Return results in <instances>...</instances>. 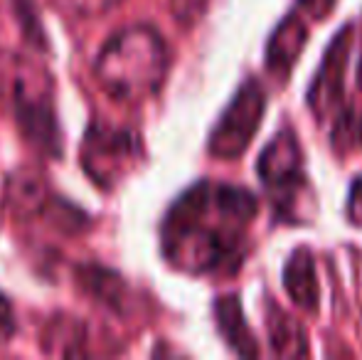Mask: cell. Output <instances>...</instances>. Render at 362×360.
Returning a JSON list of instances; mask_svg holds the SVG:
<instances>
[{"mask_svg": "<svg viewBox=\"0 0 362 360\" xmlns=\"http://www.w3.org/2000/svg\"><path fill=\"white\" fill-rule=\"evenodd\" d=\"M259 202L247 187L202 180L187 187L163 217L160 250L185 274H229L244 260L247 230Z\"/></svg>", "mask_w": 362, "mask_h": 360, "instance_id": "6da1fadb", "label": "cell"}, {"mask_svg": "<svg viewBox=\"0 0 362 360\" xmlns=\"http://www.w3.org/2000/svg\"><path fill=\"white\" fill-rule=\"evenodd\" d=\"M168 69V50L158 30L131 25L109 37L94 59L99 87L116 101L136 104L160 87Z\"/></svg>", "mask_w": 362, "mask_h": 360, "instance_id": "7a4b0ae2", "label": "cell"}, {"mask_svg": "<svg viewBox=\"0 0 362 360\" xmlns=\"http://www.w3.org/2000/svg\"><path fill=\"white\" fill-rule=\"evenodd\" d=\"M0 99L13 109L30 146L49 158L62 156L57 114H54V84L42 67L13 52H0Z\"/></svg>", "mask_w": 362, "mask_h": 360, "instance_id": "3957f363", "label": "cell"}, {"mask_svg": "<svg viewBox=\"0 0 362 360\" xmlns=\"http://www.w3.org/2000/svg\"><path fill=\"white\" fill-rule=\"evenodd\" d=\"M259 175L279 215L286 220H303V205H310V187L305 178L303 151L293 131H281L264 149L259 158Z\"/></svg>", "mask_w": 362, "mask_h": 360, "instance_id": "277c9868", "label": "cell"}, {"mask_svg": "<svg viewBox=\"0 0 362 360\" xmlns=\"http://www.w3.org/2000/svg\"><path fill=\"white\" fill-rule=\"evenodd\" d=\"M139 153V141L131 131L114 129L101 121L86 129L81 141V168L99 187H114L129 173Z\"/></svg>", "mask_w": 362, "mask_h": 360, "instance_id": "5b68a950", "label": "cell"}, {"mask_svg": "<svg viewBox=\"0 0 362 360\" xmlns=\"http://www.w3.org/2000/svg\"><path fill=\"white\" fill-rule=\"evenodd\" d=\"M267 111V91L249 79L242 84L210 136V153L222 161H234L249 149Z\"/></svg>", "mask_w": 362, "mask_h": 360, "instance_id": "8992f818", "label": "cell"}, {"mask_svg": "<svg viewBox=\"0 0 362 360\" xmlns=\"http://www.w3.org/2000/svg\"><path fill=\"white\" fill-rule=\"evenodd\" d=\"M350 42H353V28L348 25V28H343V33L335 35L330 47L325 50L318 74L313 77V84H310L308 91V104L318 119H325L330 111L338 109L340 99H343V79L345 69H348Z\"/></svg>", "mask_w": 362, "mask_h": 360, "instance_id": "52a82bcc", "label": "cell"}, {"mask_svg": "<svg viewBox=\"0 0 362 360\" xmlns=\"http://www.w3.org/2000/svg\"><path fill=\"white\" fill-rule=\"evenodd\" d=\"M308 40V25L298 13H291L281 20L276 33L272 35L267 47V67L274 77L286 79L293 69L298 54L303 52V45Z\"/></svg>", "mask_w": 362, "mask_h": 360, "instance_id": "ba28073f", "label": "cell"}, {"mask_svg": "<svg viewBox=\"0 0 362 360\" xmlns=\"http://www.w3.org/2000/svg\"><path fill=\"white\" fill-rule=\"evenodd\" d=\"M284 286H286L291 301L300 311L313 313L318 308V274H315V260L308 247H298L288 257L286 267H284Z\"/></svg>", "mask_w": 362, "mask_h": 360, "instance_id": "9c48e42d", "label": "cell"}, {"mask_svg": "<svg viewBox=\"0 0 362 360\" xmlns=\"http://www.w3.org/2000/svg\"><path fill=\"white\" fill-rule=\"evenodd\" d=\"M215 318L217 328L222 333V338L227 341V346L239 356H259V346L254 341V333L249 328L247 318H244L242 303L237 296H222L215 303Z\"/></svg>", "mask_w": 362, "mask_h": 360, "instance_id": "30bf717a", "label": "cell"}, {"mask_svg": "<svg viewBox=\"0 0 362 360\" xmlns=\"http://www.w3.org/2000/svg\"><path fill=\"white\" fill-rule=\"evenodd\" d=\"M269 341L276 356L281 358H300L308 353V343H305V333L298 321L288 316V313L279 311V308H269Z\"/></svg>", "mask_w": 362, "mask_h": 360, "instance_id": "8fae6325", "label": "cell"}, {"mask_svg": "<svg viewBox=\"0 0 362 360\" xmlns=\"http://www.w3.org/2000/svg\"><path fill=\"white\" fill-rule=\"evenodd\" d=\"M81 286H84L94 298L104 301L109 308L121 311V301H124L126 286L116 274L99 269V267H86V269H81Z\"/></svg>", "mask_w": 362, "mask_h": 360, "instance_id": "7c38bea8", "label": "cell"}, {"mask_svg": "<svg viewBox=\"0 0 362 360\" xmlns=\"http://www.w3.org/2000/svg\"><path fill=\"white\" fill-rule=\"evenodd\" d=\"M333 144H335V151L343 156L362 146V121L353 111H345L338 119L335 131H333Z\"/></svg>", "mask_w": 362, "mask_h": 360, "instance_id": "4fadbf2b", "label": "cell"}, {"mask_svg": "<svg viewBox=\"0 0 362 360\" xmlns=\"http://www.w3.org/2000/svg\"><path fill=\"white\" fill-rule=\"evenodd\" d=\"M207 3L210 0H170V10L177 23L190 28L202 18V13L207 10Z\"/></svg>", "mask_w": 362, "mask_h": 360, "instance_id": "5bb4252c", "label": "cell"}, {"mask_svg": "<svg viewBox=\"0 0 362 360\" xmlns=\"http://www.w3.org/2000/svg\"><path fill=\"white\" fill-rule=\"evenodd\" d=\"M119 0H59L62 8H67L72 15L79 18H91V15H101L111 10Z\"/></svg>", "mask_w": 362, "mask_h": 360, "instance_id": "9a60e30c", "label": "cell"}, {"mask_svg": "<svg viewBox=\"0 0 362 360\" xmlns=\"http://www.w3.org/2000/svg\"><path fill=\"white\" fill-rule=\"evenodd\" d=\"M335 3H338V0H298L300 10H303V13H308L310 18H315V20L328 18V15L333 13Z\"/></svg>", "mask_w": 362, "mask_h": 360, "instance_id": "2e32d148", "label": "cell"}, {"mask_svg": "<svg viewBox=\"0 0 362 360\" xmlns=\"http://www.w3.org/2000/svg\"><path fill=\"white\" fill-rule=\"evenodd\" d=\"M15 331V313H13V306H10L8 298L0 294V338H8L13 336Z\"/></svg>", "mask_w": 362, "mask_h": 360, "instance_id": "e0dca14e", "label": "cell"}, {"mask_svg": "<svg viewBox=\"0 0 362 360\" xmlns=\"http://www.w3.org/2000/svg\"><path fill=\"white\" fill-rule=\"evenodd\" d=\"M348 212H350V220L355 225L362 227V178L355 180L353 190H350V205H348Z\"/></svg>", "mask_w": 362, "mask_h": 360, "instance_id": "ac0fdd59", "label": "cell"}, {"mask_svg": "<svg viewBox=\"0 0 362 360\" xmlns=\"http://www.w3.org/2000/svg\"><path fill=\"white\" fill-rule=\"evenodd\" d=\"M358 82H360V87H362V54H360V67H358Z\"/></svg>", "mask_w": 362, "mask_h": 360, "instance_id": "d6986e66", "label": "cell"}]
</instances>
